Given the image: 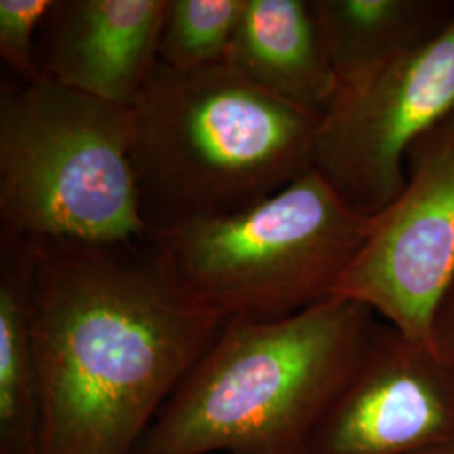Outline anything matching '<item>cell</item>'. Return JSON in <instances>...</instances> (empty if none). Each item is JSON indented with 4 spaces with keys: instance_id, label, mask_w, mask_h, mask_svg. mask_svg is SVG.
<instances>
[{
    "instance_id": "1",
    "label": "cell",
    "mask_w": 454,
    "mask_h": 454,
    "mask_svg": "<svg viewBox=\"0 0 454 454\" xmlns=\"http://www.w3.org/2000/svg\"><path fill=\"white\" fill-rule=\"evenodd\" d=\"M43 386V454H133L227 318L146 239L24 241Z\"/></svg>"
},
{
    "instance_id": "2",
    "label": "cell",
    "mask_w": 454,
    "mask_h": 454,
    "mask_svg": "<svg viewBox=\"0 0 454 454\" xmlns=\"http://www.w3.org/2000/svg\"><path fill=\"white\" fill-rule=\"evenodd\" d=\"M379 324L337 296L275 320L229 318L133 454H303Z\"/></svg>"
},
{
    "instance_id": "3",
    "label": "cell",
    "mask_w": 454,
    "mask_h": 454,
    "mask_svg": "<svg viewBox=\"0 0 454 454\" xmlns=\"http://www.w3.org/2000/svg\"><path fill=\"white\" fill-rule=\"evenodd\" d=\"M133 110V170L152 231L246 211L313 168L322 114L231 66L159 65Z\"/></svg>"
},
{
    "instance_id": "4",
    "label": "cell",
    "mask_w": 454,
    "mask_h": 454,
    "mask_svg": "<svg viewBox=\"0 0 454 454\" xmlns=\"http://www.w3.org/2000/svg\"><path fill=\"white\" fill-rule=\"evenodd\" d=\"M133 110L43 78L0 98V238L146 239Z\"/></svg>"
},
{
    "instance_id": "5",
    "label": "cell",
    "mask_w": 454,
    "mask_h": 454,
    "mask_svg": "<svg viewBox=\"0 0 454 454\" xmlns=\"http://www.w3.org/2000/svg\"><path fill=\"white\" fill-rule=\"evenodd\" d=\"M371 223L311 168L246 211L157 229L146 241L206 309L275 320L332 298Z\"/></svg>"
},
{
    "instance_id": "6",
    "label": "cell",
    "mask_w": 454,
    "mask_h": 454,
    "mask_svg": "<svg viewBox=\"0 0 454 454\" xmlns=\"http://www.w3.org/2000/svg\"><path fill=\"white\" fill-rule=\"evenodd\" d=\"M453 279L454 110L409 148L403 191L373 215L332 296L362 303L409 339L431 345Z\"/></svg>"
},
{
    "instance_id": "7",
    "label": "cell",
    "mask_w": 454,
    "mask_h": 454,
    "mask_svg": "<svg viewBox=\"0 0 454 454\" xmlns=\"http://www.w3.org/2000/svg\"><path fill=\"white\" fill-rule=\"evenodd\" d=\"M454 110V20L426 46L339 90L317 135L313 170L373 217L406 184L411 145Z\"/></svg>"
},
{
    "instance_id": "8",
    "label": "cell",
    "mask_w": 454,
    "mask_h": 454,
    "mask_svg": "<svg viewBox=\"0 0 454 454\" xmlns=\"http://www.w3.org/2000/svg\"><path fill=\"white\" fill-rule=\"evenodd\" d=\"M454 442V365L379 324L303 454H419Z\"/></svg>"
},
{
    "instance_id": "9",
    "label": "cell",
    "mask_w": 454,
    "mask_h": 454,
    "mask_svg": "<svg viewBox=\"0 0 454 454\" xmlns=\"http://www.w3.org/2000/svg\"><path fill=\"white\" fill-rule=\"evenodd\" d=\"M168 0H52L35 43L43 78L133 106L152 80Z\"/></svg>"
},
{
    "instance_id": "10",
    "label": "cell",
    "mask_w": 454,
    "mask_h": 454,
    "mask_svg": "<svg viewBox=\"0 0 454 454\" xmlns=\"http://www.w3.org/2000/svg\"><path fill=\"white\" fill-rule=\"evenodd\" d=\"M226 65L270 95L322 116L339 91L311 0H244Z\"/></svg>"
},
{
    "instance_id": "11",
    "label": "cell",
    "mask_w": 454,
    "mask_h": 454,
    "mask_svg": "<svg viewBox=\"0 0 454 454\" xmlns=\"http://www.w3.org/2000/svg\"><path fill=\"white\" fill-rule=\"evenodd\" d=\"M339 90L371 78L438 37L454 0H311Z\"/></svg>"
},
{
    "instance_id": "12",
    "label": "cell",
    "mask_w": 454,
    "mask_h": 454,
    "mask_svg": "<svg viewBox=\"0 0 454 454\" xmlns=\"http://www.w3.org/2000/svg\"><path fill=\"white\" fill-rule=\"evenodd\" d=\"M44 404L24 241L0 238V454H43Z\"/></svg>"
},
{
    "instance_id": "13",
    "label": "cell",
    "mask_w": 454,
    "mask_h": 454,
    "mask_svg": "<svg viewBox=\"0 0 454 454\" xmlns=\"http://www.w3.org/2000/svg\"><path fill=\"white\" fill-rule=\"evenodd\" d=\"M244 0H168L159 61L177 71L226 63Z\"/></svg>"
},
{
    "instance_id": "14",
    "label": "cell",
    "mask_w": 454,
    "mask_h": 454,
    "mask_svg": "<svg viewBox=\"0 0 454 454\" xmlns=\"http://www.w3.org/2000/svg\"><path fill=\"white\" fill-rule=\"evenodd\" d=\"M52 0H0V58L24 84L41 82L37 33Z\"/></svg>"
},
{
    "instance_id": "15",
    "label": "cell",
    "mask_w": 454,
    "mask_h": 454,
    "mask_svg": "<svg viewBox=\"0 0 454 454\" xmlns=\"http://www.w3.org/2000/svg\"><path fill=\"white\" fill-rule=\"evenodd\" d=\"M431 347L439 358L454 365V279L439 303L433 322Z\"/></svg>"
},
{
    "instance_id": "16",
    "label": "cell",
    "mask_w": 454,
    "mask_h": 454,
    "mask_svg": "<svg viewBox=\"0 0 454 454\" xmlns=\"http://www.w3.org/2000/svg\"><path fill=\"white\" fill-rule=\"evenodd\" d=\"M419 454H454V442L446 444V446H439V448L429 450V451H422Z\"/></svg>"
}]
</instances>
